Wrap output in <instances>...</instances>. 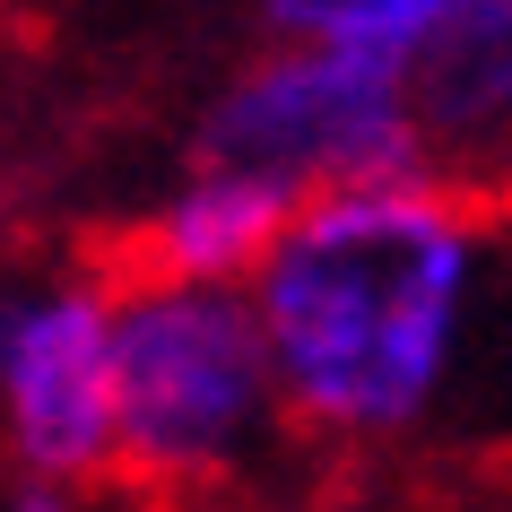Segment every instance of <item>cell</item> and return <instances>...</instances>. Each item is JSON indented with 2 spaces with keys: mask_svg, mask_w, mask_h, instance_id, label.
Returning <instances> with one entry per match:
<instances>
[{
  "mask_svg": "<svg viewBox=\"0 0 512 512\" xmlns=\"http://www.w3.org/2000/svg\"><path fill=\"white\" fill-rule=\"evenodd\" d=\"M495 235L469 183L322 191L252 270L278 417L339 443L417 434L478 348Z\"/></svg>",
  "mask_w": 512,
  "mask_h": 512,
  "instance_id": "cell-1",
  "label": "cell"
},
{
  "mask_svg": "<svg viewBox=\"0 0 512 512\" xmlns=\"http://www.w3.org/2000/svg\"><path fill=\"white\" fill-rule=\"evenodd\" d=\"M278 426L270 348L243 287L113 296V469L139 486H217Z\"/></svg>",
  "mask_w": 512,
  "mask_h": 512,
  "instance_id": "cell-2",
  "label": "cell"
},
{
  "mask_svg": "<svg viewBox=\"0 0 512 512\" xmlns=\"http://www.w3.org/2000/svg\"><path fill=\"white\" fill-rule=\"evenodd\" d=\"M200 165L287 183L296 200L382 191V183H452V174H434L426 131L408 113V61L322 53V44H287V53L252 61L200 122Z\"/></svg>",
  "mask_w": 512,
  "mask_h": 512,
  "instance_id": "cell-3",
  "label": "cell"
},
{
  "mask_svg": "<svg viewBox=\"0 0 512 512\" xmlns=\"http://www.w3.org/2000/svg\"><path fill=\"white\" fill-rule=\"evenodd\" d=\"M0 426L44 486L113 469V296L35 287L0 304Z\"/></svg>",
  "mask_w": 512,
  "mask_h": 512,
  "instance_id": "cell-4",
  "label": "cell"
},
{
  "mask_svg": "<svg viewBox=\"0 0 512 512\" xmlns=\"http://www.w3.org/2000/svg\"><path fill=\"white\" fill-rule=\"evenodd\" d=\"M304 200L261 174H226V165H191V183L139 226V287H252V270L270 261V243L287 235V217Z\"/></svg>",
  "mask_w": 512,
  "mask_h": 512,
  "instance_id": "cell-5",
  "label": "cell"
},
{
  "mask_svg": "<svg viewBox=\"0 0 512 512\" xmlns=\"http://www.w3.org/2000/svg\"><path fill=\"white\" fill-rule=\"evenodd\" d=\"M408 113L426 157H495L512 148V0H460L408 53Z\"/></svg>",
  "mask_w": 512,
  "mask_h": 512,
  "instance_id": "cell-6",
  "label": "cell"
},
{
  "mask_svg": "<svg viewBox=\"0 0 512 512\" xmlns=\"http://www.w3.org/2000/svg\"><path fill=\"white\" fill-rule=\"evenodd\" d=\"M460 0H270V27L322 53H417Z\"/></svg>",
  "mask_w": 512,
  "mask_h": 512,
  "instance_id": "cell-7",
  "label": "cell"
},
{
  "mask_svg": "<svg viewBox=\"0 0 512 512\" xmlns=\"http://www.w3.org/2000/svg\"><path fill=\"white\" fill-rule=\"evenodd\" d=\"M0 512H79V495H70V486H44V478H27L18 495H0Z\"/></svg>",
  "mask_w": 512,
  "mask_h": 512,
  "instance_id": "cell-8",
  "label": "cell"
}]
</instances>
